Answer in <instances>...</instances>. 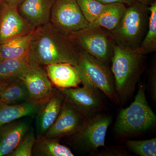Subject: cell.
Listing matches in <instances>:
<instances>
[{"label":"cell","mask_w":156,"mask_h":156,"mask_svg":"<svg viewBox=\"0 0 156 156\" xmlns=\"http://www.w3.org/2000/svg\"><path fill=\"white\" fill-rule=\"evenodd\" d=\"M80 50L67 35L50 22L36 28L31 41L30 60L40 65L77 64Z\"/></svg>","instance_id":"1"},{"label":"cell","mask_w":156,"mask_h":156,"mask_svg":"<svg viewBox=\"0 0 156 156\" xmlns=\"http://www.w3.org/2000/svg\"><path fill=\"white\" fill-rule=\"evenodd\" d=\"M145 56L138 48L131 49L115 44L111 69L120 102L128 100L135 91L144 69Z\"/></svg>","instance_id":"2"},{"label":"cell","mask_w":156,"mask_h":156,"mask_svg":"<svg viewBox=\"0 0 156 156\" xmlns=\"http://www.w3.org/2000/svg\"><path fill=\"white\" fill-rule=\"evenodd\" d=\"M156 123V115L146 97L145 87L140 85L134 101L118 114L114 132L119 138L134 136L151 130Z\"/></svg>","instance_id":"3"},{"label":"cell","mask_w":156,"mask_h":156,"mask_svg":"<svg viewBox=\"0 0 156 156\" xmlns=\"http://www.w3.org/2000/svg\"><path fill=\"white\" fill-rule=\"evenodd\" d=\"M149 15L148 6L136 2L128 6L119 24L110 32L115 44L139 48L147 31Z\"/></svg>","instance_id":"4"},{"label":"cell","mask_w":156,"mask_h":156,"mask_svg":"<svg viewBox=\"0 0 156 156\" xmlns=\"http://www.w3.org/2000/svg\"><path fill=\"white\" fill-rule=\"evenodd\" d=\"M80 50L78 63L75 67L82 83L89 84L103 92L112 102L120 103L115 89L114 79L110 66Z\"/></svg>","instance_id":"5"},{"label":"cell","mask_w":156,"mask_h":156,"mask_svg":"<svg viewBox=\"0 0 156 156\" xmlns=\"http://www.w3.org/2000/svg\"><path fill=\"white\" fill-rule=\"evenodd\" d=\"M80 50L110 66L115 43L110 31L100 27L87 28L69 35Z\"/></svg>","instance_id":"6"},{"label":"cell","mask_w":156,"mask_h":156,"mask_svg":"<svg viewBox=\"0 0 156 156\" xmlns=\"http://www.w3.org/2000/svg\"><path fill=\"white\" fill-rule=\"evenodd\" d=\"M82 84L83 87L58 89L64 100L87 120L99 114L103 101L99 90L87 83Z\"/></svg>","instance_id":"7"},{"label":"cell","mask_w":156,"mask_h":156,"mask_svg":"<svg viewBox=\"0 0 156 156\" xmlns=\"http://www.w3.org/2000/svg\"><path fill=\"white\" fill-rule=\"evenodd\" d=\"M111 122V117L105 115L98 114L88 119L78 132L70 136L73 144L86 152L105 147L107 131Z\"/></svg>","instance_id":"8"},{"label":"cell","mask_w":156,"mask_h":156,"mask_svg":"<svg viewBox=\"0 0 156 156\" xmlns=\"http://www.w3.org/2000/svg\"><path fill=\"white\" fill-rule=\"evenodd\" d=\"M50 22L67 35L87 28L89 24L76 0H54Z\"/></svg>","instance_id":"9"},{"label":"cell","mask_w":156,"mask_h":156,"mask_svg":"<svg viewBox=\"0 0 156 156\" xmlns=\"http://www.w3.org/2000/svg\"><path fill=\"white\" fill-rule=\"evenodd\" d=\"M18 78L25 86L31 100L43 102L54 90L46 70L41 65L33 62H30Z\"/></svg>","instance_id":"10"},{"label":"cell","mask_w":156,"mask_h":156,"mask_svg":"<svg viewBox=\"0 0 156 156\" xmlns=\"http://www.w3.org/2000/svg\"><path fill=\"white\" fill-rule=\"evenodd\" d=\"M17 7L2 1L0 9V44L35 29L20 15Z\"/></svg>","instance_id":"11"},{"label":"cell","mask_w":156,"mask_h":156,"mask_svg":"<svg viewBox=\"0 0 156 156\" xmlns=\"http://www.w3.org/2000/svg\"><path fill=\"white\" fill-rule=\"evenodd\" d=\"M87 120L64 100L58 116L44 136L58 139L72 136L80 130Z\"/></svg>","instance_id":"12"},{"label":"cell","mask_w":156,"mask_h":156,"mask_svg":"<svg viewBox=\"0 0 156 156\" xmlns=\"http://www.w3.org/2000/svg\"><path fill=\"white\" fill-rule=\"evenodd\" d=\"M64 99L58 90L54 89L42 103L37 114L36 139H40L53 125L60 112Z\"/></svg>","instance_id":"13"},{"label":"cell","mask_w":156,"mask_h":156,"mask_svg":"<svg viewBox=\"0 0 156 156\" xmlns=\"http://www.w3.org/2000/svg\"><path fill=\"white\" fill-rule=\"evenodd\" d=\"M29 119H19L0 127V156H8L30 128Z\"/></svg>","instance_id":"14"},{"label":"cell","mask_w":156,"mask_h":156,"mask_svg":"<svg viewBox=\"0 0 156 156\" xmlns=\"http://www.w3.org/2000/svg\"><path fill=\"white\" fill-rule=\"evenodd\" d=\"M54 0H23L17 7L22 17L34 28L50 22Z\"/></svg>","instance_id":"15"},{"label":"cell","mask_w":156,"mask_h":156,"mask_svg":"<svg viewBox=\"0 0 156 156\" xmlns=\"http://www.w3.org/2000/svg\"><path fill=\"white\" fill-rule=\"evenodd\" d=\"M45 70L52 84L58 89L79 87L82 83L75 66L67 63H58L45 66Z\"/></svg>","instance_id":"16"},{"label":"cell","mask_w":156,"mask_h":156,"mask_svg":"<svg viewBox=\"0 0 156 156\" xmlns=\"http://www.w3.org/2000/svg\"><path fill=\"white\" fill-rule=\"evenodd\" d=\"M43 102L30 99L22 103L9 105L0 101V127L19 119L36 115Z\"/></svg>","instance_id":"17"},{"label":"cell","mask_w":156,"mask_h":156,"mask_svg":"<svg viewBox=\"0 0 156 156\" xmlns=\"http://www.w3.org/2000/svg\"><path fill=\"white\" fill-rule=\"evenodd\" d=\"M35 29L29 33L16 37L0 44V61L17 59L28 56Z\"/></svg>","instance_id":"18"},{"label":"cell","mask_w":156,"mask_h":156,"mask_svg":"<svg viewBox=\"0 0 156 156\" xmlns=\"http://www.w3.org/2000/svg\"><path fill=\"white\" fill-rule=\"evenodd\" d=\"M28 91L18 78L0 82V101L17 104L30 100Z\"/></svg>","instance_id":"19"},{"label":"cell","mask_w":156,"mask_h":156,"mask_svg":"<svg viewBox=\"0 0 156 156\" xmlns=\"http://www.w3.org/2000/svg\"><path fill=\"white\" fill-rule=\"evenodd\" d=\"M126 5L122 3L105 5L97 19L89 25L100 27L112 31L119 23L126 12Z\"/></svg>","instance_id":"20"},{"label":"cell","mask_w":156,"mask_h":156,"mask_svg":"<svg viewBox=\"0 0 156 156\" xmlns=\"http://www.w3.org/2000/svg\"><path fill=\"white\" fill-rule=\"evenodd\" d=\"M38 156H74V154L65 146L61 144L58 139L43 136L36 139L32 154Z\"/></svg>","instance_id":"21"},{"label":"cell","mask_w":156,"mask_h":156,"mask_svg":"<svg viewBox=\"0 0 156 156\" xmlns=\"http://www.w3.org/2000/svg\"><path fill=\"white\" fill-rule=\"evenodd\" d=\"M28 56L0 61V82L18 78L29 64Z\"/></svg>","instance_id":"22"},{"label":"cell","mask_w":156,"mask_h":156,"mask_svg":"<svg viewBox=\"0 0 156 156\" xmlns=\"http://www.w3.org/2000/svg\"><path fill=\"white\" fill-rule=\"evenodd\" d=\"M148 9L150 15L147 31L138 48L145 55L156 50V1L148 6Z\"/></svg>","instance_id":"23"},{"label":"cell","mask_w":156,"mask_h":156,"mask_svg":"<svg viewBox=\"0 0 156 156\" xmlns=\"http://www.w3.org/2000/svg\"><path fill=\"white\" fill-rule=\"evenodd\" d=\"M126 144L132 152L140 156H156V138L144 140H126Z\"/></svg>","instance_id":"24"},{"label":"cell","mask_w":156,"mask_h":156,"mask_svg":"<svg viewBox=\"0 0 156 156\" xmlns=\"http://www.w3.org/2000/svg\"><path fill=\"white\" fill-rule=\"evenodd\" d=\"M76 2L89 24L97 19L105 5L96 0H76Z\"/></svg>","instance_id":"25"},{"label":"cell","mask_w":156,"mask_h":156,"mask_svg":"<svg viewBox=\"0 0 156 156\" xmlns=\"http://www.w3.org/2000/svg\"><path fill=\"white\" fill-rule=\"evenodd\" d=\"M36 140L35 132L30 128L27 132L16 148L8 156H30L32 155L34 144Z\"/></svg>","instance_id":"26"},{"label":"cell","mask_w":156,"mask_h":156,"mask_svg":"<svg viewBox=\"0 0 156 156\" xmlns=\"http://www.w3.org/2000/svg\"><path fill=\"white\" fill-rule=\"evenodd\" d=\"M148 87L152 98L156 101V65L154 62L149 72Z\"/></svg>","instance_id":"27"},{"label":"cell","mask_w":156,"mask_h":156,"mask_svg":"<svg viewBox=\"0 0 156 156\" xmlns=\"http://www.w3.org/2000/svg\"><path fill=\"white\" fill-rule=\"evenodd\" d=\"M96 1L104 5L114 3H122L128 6L130 5L132 3L136 2L135 0H96Z\"/></svg>","instance_id":"28"},{"label":"cell","mask_w":156,"mask_h":156,"mask_svg":"<svg viewBox=\"0 0 156 156\" xmlns=\"http://www.w3.org/2000/svg\"><path fill=\"white\" fill-rule=\"evenodd\" d=\"M2 1L11 5L18 6L20 3L22 2L23 0H2Z\"/></svg>","instance_id":"29"},{"label":"cell","mask_w":156,"mask_h":156,"mask_svg":"<svg viewBox=\"0 0 156 156\" xmlns=\"http://www.w3.org/2000/svg\"><path fill=\"white\" fill-rule=\"evenodd\" d=\"M135 1L147 6L150 5L152 3L156 1V0H135Z\"/></svg>","instance_id":"30"},{"label":"cell","mask_w":156,"mask_h":156,"mask_svg":"<svg viewBox=\"0 0 156 156\" xmlns=\"http://www.w3.org/2000/svg\"><path fill=\"white\" fill-rule=\"evenodd\" d=\"M2 1L0 0V9H1V6H2Z\"/></svg>","instance_id":"31"}]
</instances>
